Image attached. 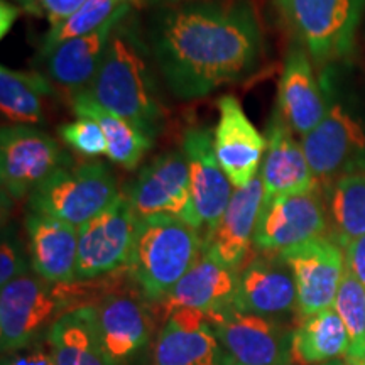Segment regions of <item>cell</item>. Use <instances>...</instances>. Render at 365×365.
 I'll return each instance as SVG.
<instances>
[{
    "label": "cell",
    "instance_id": "cell-33",
    "mask_svg": "<svg viewBox=\"0 0 365 365\" xmlns=\"http://www.w3.org/2000/svg\"><path fill=\"white\" fill-rule=\"evenodd\" d=\"M31 259L22 247L19 235L12 228H4L0 247V286H6L17 277L29 274Z\"/></svg>",
    "mask_w": 365,
    "mask_h": 365
},
{
    "label": "cell",
    "instance_id": "cell-9",
    "mask_svg": "<svg viewBox=\"0 0 365 365\" xmlns=\"http://www.w3.org/2000/svg\"><path fill=\"white\" fill-rule=\"evenodd\" d=\"M70 159L56 140L34 125H7L0 132V178L9 198L29 196Z\"/></svg>",
    "mask_w": 365,
    "mask_h": 365
},
{
    "label": "cell",
    "instance_id": "cell-14",
    "mask_svg": "<svg viewBox=\"0 0 365 365\" xmlns=\"http://www.w3.org/2000/svg\"><path fill=\"white\" fill-rule=\"evenodd\" d=\"M181 150L190 168L191 200L198 230L207 244L235 190L217 159L212 130L207 127H191L182 135Z\"/></svg>",
    "mask_w": 365,
    "mask_h": 365
},
{
    "label": "cell",
    "instance_id": "cell-16",
    "mask_svg": "<svg viewBox=\"0 0 365 365\" xmlns=\"http://www.w3.org/2000/svg\"><path fill=\"white\" fill-rule=\"evenodd\" d=\"M298 307L293 271L279 252H264L239 272L234 308L244 313L274 318Z\"/></svg>",
    "mask_w": 365,
    "mask_h": 365
},
{
    "label": "cell",
    "instance_id": "cell-29",
    "mask_svg": "<svg viewBox=\"0 0 365 365\" xmlns=\"http://www.w3.org/2000/svg\"><path fill=\"white\" fill-rule=\"evenodd\" d=\"M51 93V83L41 73L0 68V108L12 125L41 124L43 100Z\"/></svg>",
    "mask_w": 365,
    "mask_h": 365
},
{
    "label": "cell",
    "instance_id": "cell-25",
    "mask_svg": "<svg viewBox=\"0 0 365 365\" xmlns=\"http://www.w3.org/2000/svg\"><path fill=\"white\" fill-rule=\"evenodd\" d=\"M54 365H113L97 325L95 304H81L61 314L48 333Z\"/></svg>",
    "mask_w": 365,
    "mask_h": 365
},
{
    "label": "cell",
    "instance_id": "cell-13",
    "mask_svg": "<svg viewBox=\"0 0 365 365\" xmlns=\"http://www.w3.org/2000/svg\"><path fill=\"white\" fill-rule=\"evenodd\" d=\"M325 202L318 190L264 200L252 245L262 252H282L327 235Z\"/></svg>",
    "mask_w": 365,
    "mask_h": 365
},
{
    "label": "cell",
    "instance_id": "cell-10",
    "mask_svg": "<svg viewBox=\"0 0 365 365\" xmlns=\"http://www.w3.org/2000/svg\"><path fill=\"white\" fill-rule=\"evenodd\" d=\"M225 364L230 365H289V331L274 318L244 313L234 307L208 317Z\"/></svg>",
    "mask_w": 365,
    "mask_h": 365
},
{
    "label": "cell",
    "instance_id": "cell-32",
    "mask_svg": "<svg viewBox=\"0 0 365 365\" xmlns=\"http://www.w3.org/2000/svg\"><path fill=\"white\" fill-rule=\"evenodd\" d=\"M63 143L86 158H98L107 154V139L97 122L91 118H76L75 122L58 129Z\"/></svg>",
    "mask_w": 365,
    "mask_h": 365
},
{
    "label": "cell",
    "instance_id": "cell-37",
    "mask_svg": "<svg viewBox=\"0 0 365 365\" xmlns=\"http://www.w3.org/2000/svg\"><path fill=\"white\" fill-rule=\"evenodd\" d=\"M19 16V9L12 7L11 4H7L6 0L2 2V34H6L9 27L12 26V22L16 21V17Z\"/></svg>",
    "mask_w": 365,
    "mask_h": 365
},
{
    "label": "cell",
    "instance_id": "cell-41",
    "mask_svg": "<svg viewBox=\"0 0 365 365\" xmlns=\"http://www.w3.org/2000/svg\"><path fill=\"white\" fill-rule=\"evenodd\" d=\"M223 365H230V364H223ZM289 365H293V364H289Z\"/></svg>",
    "mask_w": 365,
    "mask_h": 365
},
{
    "label": "cell",
    "instance_id": "cell-22",
    "mask_svg": "<svg viewBox=\"0 0 365 365\" xmlns=\"http://www.w3.org/2000/svg\"><path fill=\"white\" fill-rule=\"evenodd\" d=\"M277 110L294 134L308 135L327 113V97L314 76L313 61L303 46L294 43L287 53L279 80Z\"/></svg>",
    "mask_w": 365,
    "mask_h": 365
},
{
    "label": "cell",
    "instance_id": "cell-35",
    "mask_svg": "<svg viewBox=\"0 0 365 365\" xmlns=\"http://www.w3.org/2000/svg\"><path fill=\"white\" fill-rule=\"evenodd\" d=\"M38 14L44 12L51 27H56L71 17L86 0H33Z\"/></svg>",
    "mask_w": 365,
    "mask_h": 365
},
{
    "label": "cell",
    "instance_id": "cell-12",
    "mask_svg": "<svg viewBox=\"0 0 365 365\" xmlns=\"http://www.w3.org/2000/svg\"><path fill=\"white\" fill-rule=\"evenodd\" d=\"M279 254L293 271L301 322L333 308L345 274L344 247L323 235Z\"/></svg>",
    "mask_w": 365,
    "mask_h": 365
},
{
    "label": "cell",
    "instance_id": "cell-21",
    "mask_svg": "<svg viewBox=\"0 0 365 365\" xmlns=\"http://www.w3.org/2000/svg\"><path fill=\"white\" fill-rule=\"evenodd\" d=\"M239 274L222 266L215 257L203 252L182 279L156 303L166 322L178 309H198L210 314L234 307Z\"/></svg>",
    "mask_w": 365,
    "mask_h": 365
},
{
    "label": "cell",
    "instance_id": "cell-2",
    "mask_svg": "<svg viewBox=\"0 0 365 365\" xmlns=\"http://www.w3.org/2000/svg\"><path fill=\"white\" fill-rule=\"evenodd\" d=\"M149 43L130 14L112 31L103 61L86 91L108 112L129 120L154 140L164 122Z\"/></svg>",
    "mask_w": 365,
    "mask_h": 365
},
{
    "label": "cell",
    "instance_id": "cell-19",
    "mask_svg": "<svg viewBox=\"0 0 365 365\" xmlns=\"http://www.w3.org/2000/svg\"><path fill=\"white\" fill-rule=\"evenodd\" d=\"M225 355L208 317L178 309L164 322L153 350V365H223Z\"/></svg>",
    "mask_w": 365,
    "mask_h": 365
},
{
    "label": "cell",
    "instance_id": "cell-36",
    "mask_svg": "<svg viewBox=\"0 0 365 365\" xmlns=\"http://www.w3.org/2000/svg\"><path fill=\"white\" fill-rule=\"evenodd\" d=\"M344 252L345 269L365 286V235L350 242L344 249Z\"/></svg>",
    "mask_w": 365,
    "mask_h": 365
},
{
    "label": "cell",
    "instance_id": "cell-34",
    "mask_svg": "<svg viewBox=\"0 0 365 365\" xmlns=\"http://www.w3.org/2000/svg\"><path fill=\"white\" fill-rule=\"evenodd\" d=\"M2 365H54L48 336L26 349L4 354Z\"/></svg>",
    "mask_w": 365,
    "mask_h": 365
},
{
    "label": "cell",
    "instance_id": "cell-7",
    "mask_svg": "<svg viewBox=\"0 0 365 365\" xmlns=\"http://www.w3.org/2000/svg\"><path fill=\"white\" fill-rule=\"evenodd\" d=\"M117 181L98 161L61 168L29 195V212L43 213L80 228L117 200Z\"/></svg>",
    "mask_w": 365,
    "mask_h": 365
},
{
    "label": "cell",
    "instance_id": "cell-27",
    "mask_svg": "<svg viewBox=\"0 0 365 365\" xmlns=\"http://www.w3.org/2000/svg\"><path fill=\"white\" fill-rule=\"evenodd\" d=\"M349 352V335L344 322L328 308L299 323L291 340V364L319 365L335 359H345Z\"/></svg>",
    "mask_w": 365,
    "mask_h": 365
},
{
    "label": "cell",
    "instance_id": "cell-24",
    "mask_svg": "<svg viewBox=\"0 0 365 365\" xmlns=\"http://www.w3.org/2000/svg\"><path fill=\"white\" fill-rule=\"evenodd\" d=\"M264 203V186L257 176L245 188H235L220 223L205 244V252L222 266L237 271L254 240L255 225Z\"/></svg>",
    "mask_w": 365,
    "mask_h": 365
},
{
    "label": "cell",
    "instance_id": "cell-8",
    "mask_svg": "<svg viewBox=\"0 0 365 365\" xmlns=\"http://www.w3.org/2000/svg\"><path fill=\"white\" fill-rule=\"evenodd\" d=\"M140 218L125 195L78 228L76 279L91 281L127 267L134 250Z\"/></svg>",
    "mask_w": 365,
    "mask_h": 365
},
{
    "label": "cell",
    "instance_id": "cell-23",
    "mask_svg": "<svg viewBox=\"0 0 365 365\" xmlns=\"http://www.w3.org/2000/svg\"><path fill=\"white\" fill-rule=\"evenodd\" d=\"M132 9L134 7H124L93 33L68 39L46 54V66L51 81L70 91L71 97L88 88L102 65L112 31L129 16Z\"/></svg>",
    "mask_w": 365,
    "mask_h": 365
},
{
    "label": "cell",
    "instance_id": "cell-20",
    "mask_svg": "<svg viewBox=\"0 0 365 365\" xmlns=\"http://www.w3.org/2000/svg\"><path fill=\"white\" fill-rule=\"evenodd\" d=\"M31 269L53 284H73L78 266V228L58 218L29 212L26 217Z\"/></svg>",
    "mask_w": 365,
    "mask_h": 365
},
{
    "label": "cell",
    "instance_id": "cell-28",
    "mask_svg": "<svg viewBox=\"0 0 365 365\" xmlns=\"http://www.w3.org/2000/svg\"><path fill=\"white\" fill-rule=\"evenodd\" d=\"M330 237L340 247L365 235V170L350 171L325 188Z\"/></svg>",
    "mask_w": 365,
    "mask_h": 365
},
{
    "label": "cell",
    "instance_id": "cell-30",
    "mask_svg": "<svg viewBox=\"0 0 365 365\" xmlns=\"http://www.w3.org/2000/svg\"><path fill=\"white\" fill-rule=\"evenodd\" d=\"M143 4L144 0H86L71 17L48 31L43 44V54L46 56L58 44L68 39L93 33L124 7H139Z\"/></svg>",
    "mask_w": 365,
    "mask_h": 365
},
{
    "label": "cell",
    "instance_id": "cell-40",
    "mask_svg": "<svg viewBox=\"0 0 365 365\" xmlns=\"http://www.w3.org/2000/svg\"><path fill=\"white\" fill-rule=\"evenodd\" d=\"M354 365H365V360H362V362H357V364H354Z\"/></svg>",
    "mask_w": 365,
    "mask_h": 365
},
{
    "label": "cell",
    "instance_id": "cell-38",
    "mask_svg": "<svg viewBox=\"0 0 365 365\" xmlns=\"http://www.w3.org/2000/svg\"><path fill=\"white\" fill-rule=\"evenodd\" d=\"M319 365H346V362H345V359H335V360H330V362L319 364Z\"/></svg>",
    "mask_w": 365,
    "mask_h": 365
},
{
    "label": "cell",
    "instance_id": "cell-6",
    "mask_svg": "<svg viewBox=\"0 0 365 365\" xmlns=\"http://www.w3.org/2000/svg\"><path fill=\"white\" fill-rule=\"evenodd\" d=\"M322 86L327 97L325 118L301 137V145L318 185L327 188L345 173L365 170V117L359 105L336 97L325 80Z\"/></svg>",
    "mask_w": 365,
    "mask_h": 365
},
{
    "label": "cell",
    "instance_id": "cell-3",
    "mask_svg": "<svg viewBox=\"0 0 365 365\" xmlns=\"http://www.w3.org/2000/svg\"><path fill=\"white\" fill-rule=\"evenodd\" d=\"M205 252L203 235L171 217L140 220L127 269L149 303L164 299Z\"/></svg>",
    "mask_w": 365,
    "mask_h": 365
},
{
    "label": "cell",
    "instance_id": "cell-11",
    "mask_svg": "<svg viewBox=\"0 0 365 365\" xmlns=\"http://www.w3.org/2000/svg\"><path fill=\"white\" fill-rule=\"evenodd\" d=\"M137 217H171L198 230L191 200L190 168L182 150H171L150 161L127 188ZM200 232V230H198Z\"/></svg>",
    "mask_w": 365,
    "mask_h": 365
},
{
    "label": "cell",
    "instance_id": "cell-15",
    "mask_svg": "<svg viewBox=\"0 0 365 365\" xmlns=\"http://www.w3.org/2000/svg\"><path fill=\"white\" fill-rule=\"evenodd\" d=\"M218 122L213 145L222 170L235 188H245L257 178L266 137L257 130L234 95H223L217 102Z\"/></svg>",
    "mask_w": 365,
    "mask_h": 365
},
{
    "label": "cell",
    "instance_id": "cell-5",
    "mask_svg": "<svg viewBox=\"0 0 365 365\" xmlns=\"http://www.w3.org/2000/svg\"><path fill=\"white\" fill-rule=\"evenodd\" d=\"M299 46L318 66H331L354 53L365 0H274Z\"/></svg>",
    "mask_w": 365,
    "mask_h": 365
},
{
    "label": "cell",
    "instance_id": "cell-18",
    "mask_svg": "<svg viewBox=\"0 0 365 365\" xmlns=\"http://www.w3.org/2000/svg\"><path fill=\"white\" fill-rule=\"evenodd\" d=\"M144 294L113 291L95 303L102 344L113 365H127L148 345L150 312Z\"/></svg>",
    "mask_w": 365,
    "mask_h": 365
},
{
    "label": "cell",
    "instance_id": "cell-1",
    "mask_svg": "<svg viewBox=\"0 0 365 365\" xmlns=\"http://www.w3.org/2000/svg\"><path fill=\"white\" fill-rule=\"evenodd\" d=\"M148 43L164 85L180 100L203 98L249 78L262 56L250 0L173 4L153 17Z\"/></svg>",
    "mask_w": 365,
    "mask_h": 365
},
{
    "label": "cell",
    "instance_id": "cell-31",
    "mask_svg": "<svg viewBox=\"0 0 365 365\" xmlns=\"http://www.w3.org/2000/svg\"><path fill=\"white\" fill-rule=\"evenodd\" d=\"M333 308L344 322L349 335L345 362L349 365L362 362L365 360V286L346 269Z\"/></svg>",
    "mask_w": 365,
    "mask_h": 365
},
{
    "label": "cell",
    "instance_id": "cell-39",
    "mask_svg": "<svg viewBox=\"0 0 365 365\" xmlns=\"http://www.w3.org/2000/svg\"><path fill=\"white\" fill-rule=\"evenodd\" d=\"M170 2V6L173 4H186V2H198V0H168Z\"/></svg>",
    "mask_w": 365,
    "mask_h": 365
},
{
    "label": "cell",
    "instance_id": "cell-4",
    "mask_svg": "<svg viewBox=\"0 0 365 365\" xmlns=\"http://www.w3.org/2000/svg\"><path fill=\"white\" fill-rule=\"evenodd\" d=\"M73 284H53L38 274H26L0 289V346L2 354L44 340L54 322L81 307L83 291Z\"/></svg>",
    "mask_w": 365,
    "mask_h": 365
},
{
    "label": "cell",
    "instance_id": "cell-17",
    "mask_svg": "<svg viewBox=\"0 0 365 365\" xmlns=\"http://www.w3.org/2000/svg\"><path fill=\"white\" fill-rule=\"evenodd\" d=\"M259 176L264 186V200L318 190V181L309 168L303 145L294 139V132L279 110L269 118L266 153Z\"/></svg>",
    "mask_w": 365,
    "mask_h": 365
},
{
    "label": "cell",
    "instance_id": "cell-26",
    "mask_svg": "<svg viewBox=\"0 0 365 365\" xmlns=\"http://www.w3.org/2000/svg\"><path fill=\"white\" fill-rule=\"evenodd\" d=\"M70 103L76 117L91 118L102 127L107 139V158L118 166L134 170L145 153L153 148L150 137L143 134L129 120L103 108L86 90L73 95Z\"/></svg>",
    "mask_w": 365,
    "mask_h": 365
}]
</instances>
